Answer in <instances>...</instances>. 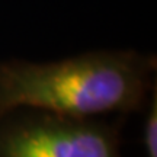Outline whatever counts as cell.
<instances>
[{"label":"cell","instance_id":"1","mask_svg":"<svg viewBox=\"0 0 157 157\" xmlns=\"http://www.w3.org/2000/svg\"><path fill=\"white\" fill-rule=\"evenodd\" d=\"M156 58L135 51H95L51 63H0V115L38 109L78 118L143 111Z\"/></svg>","mask_w":157,"mask_h":157},{"label":"cell","instance_id":"3","mask_svg":"<svg viewBox=\"0 0 157 157\" xmlns=\"http://www.w3.org/2000/svg\"><path fill=\"white\" fill-rule=\"evenodd\" d=\"M146 117L143 125V147L146 157H157V90L153 87V96L146 103Z\"/></svg>","mask_w":157,"mask_h":157},{"label":"cell","instance_id":"2","mask_svg":"<svg viewBox=\"0 0 157 157\" xmlns=\"http://www.w3.org/2000/svg\"><path fill=\"white\" fill-rule=\"evenodd\" d=\"M0 157H122L119 124L38 109L0 115Z\"/></svg>","mask_w":157,"mask_h":157}]
</instances>
